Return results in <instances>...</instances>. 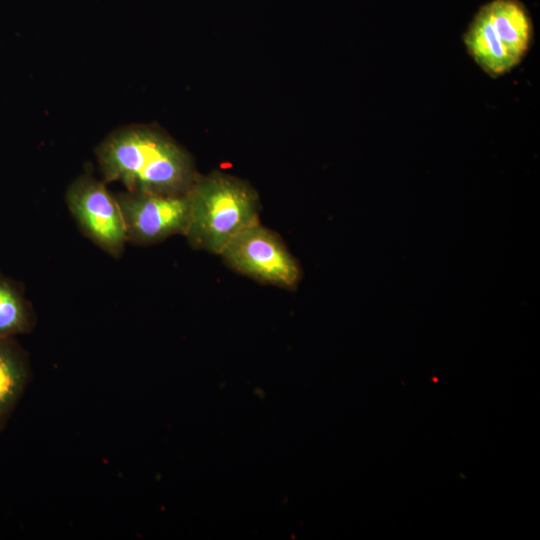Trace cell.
Wrapping results in <instances>:
<instances>
[{
    "label": "cell",
    "instance_id": "7a4b0ae2",
    "mask_svg": "<svg viewBox=\"0 0 540 540\" xmlns=\"http://www.w3.org/2000/svg\"><path fill=\"white\" fill-rule=\"evenodd\" d=\"M185 236L200 250L219 254L241 231L259 222V198L246 182L220 172L196 177L188 191Z\"/></svg>",
    "mask_w": 540,
    "mask_h": 540
},
{
    "label": "cell",
    "instance_id": "8992f818",
    "mask_svg": "<svg viewBox=\"0 0 540 540\" xmlns=\"http://www.w3.org/2000/svg\"><path fill=\"white\" fill-rule=\"evenodd\" d=\"M482 7L495 34L520 64L531 48L534 35L527 8L518 0H492Z\"/></svg>",
    "mask_w": 540,
    "mask_h": 540
},
{
    "label": "cell",
    "instance_id": "5b68a950",
    "mask_svg": "<svg viewBox=\"0 0 540 540\" xmlns=\"http://www.w3.org/2000/svg\"><path fill=\"white\" fill-rule=\"evenodd\" d=\"M115 196L122 211L127 241L149 245L185 234L190 213L188 192L162 195L128 191Z\"/></svg>",
    "mask_w": 540,
    "mask_h": 540
},
{
    "label": "cell",
    "instance_id": "9c48e42d",
    "mask_svg": "<svg viewBox=\"0 0 540 540\" xmlns=\"http://www.w3.org/2000/svg\"><path fill=\"white\" fill-rule=\"evenodd\" d=\"M36 317L20 287L0 275V338L29 333Z\"/></svg>",
    "mask_w": 540,
    "mask_h": 540
},
{
    "label": "cell",
    "instance_id": "ba28073f",
    "mask_svg": "<svg viewBox=\"0 0 540 540\" xmlns=\"http://www.w3.org/2000/svg\"><path fill=\"white\" fill-rule=\"evenodd\" d=\"M28 377L24 351L13 338H0V431L20 399Z\"/></svg>",
    "mask_w": 540,
    "mask_h": 540
},
{
    "label": "cell",
    "instance_id": "3957f363",
    "mask_svg": "<svg viewBox=\"0 0 540 540\" xmlns=\"http://www.w3.org/2000/svg\"><path fill=\"white\" fill-rule=\"evenodd\" d=\"M220 255L231 268L261 283L292 289L300 280L296 259L260 222L237 234Z\"/></svg>",
    "mask_w": 540,
    "mask_h": 540
},
{
    "label": "cell",
    "instance_id": "277c9868",
    "mask_svg": "<svg viewBox=\"0 0 540 540\" xmlns=\"http://www.w3.org/2000/svg\"><path fill=\"white\" fill-rule=\"evenodd\" d=\"M67 206L82 232L107 254L118 258L127 242L120 205L105 184L89 176L73 181L66 192Z\"/></svg>",
    "mask_w": 540,
    "mask_h": 540
},
{
    "label": "cell",
    "instance_id": "52a82bcc",
    "mask_svg": "<svg viewBox=\"0 0 540 540\" xmlns=\"http://www.w3.org/2000/svg\"><path fill=\"white\" fill-rule=\"evenodd\" d=\"M463 41L476 64L492 78L503 76L519 65L495 34L483 7L470 22Z\"/></svg>",
    "mask_w": 540,
    "mask_h": 540
},
{
    "label": "cell",
    "instance_id": "6da1fadb",
    "mask_svg": "<svg viewBox=\"0 0 540 540\" xmlns=\"http://www.w3.org/2000/svg\"><path fill=\"white\" fill-rule=\"evenodd\" d=\"M97 158L105 180L121 182L128 191L185 194L197 177L184 149L146 127L112 133L98 147Z\"/></svg>",
    "mask_w": 540,
    "mask_h": 540
}]
</instances>
